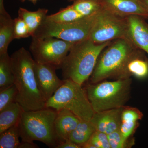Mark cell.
<instances>
[{"instance_id":"1","label":"cell","mask_w":148,"mask_h":148,"mask_svg":"<svg viewBox=\"0 0 148 148\" xmlns=\"http://www.w3.org/2000/svg\"><path fill=\"white\" fill-rule=\"evenodd\" d=\"M11 57L17 93L15 102L24 111L46 108L47 101L40 91L36 80L35 60L24 47L16 51Z\"/></svg>"},{"instance_id":"2","label":"cell","mask_w":148,"mask_h":148,"mask_svg":"<svg viewBox=\"0 0 148 148\" xmlns=\"http://www.w3.org/2000/svg\"><path fill=\"white\" fill-rule=\"evenodd\" d=\"M111 42L98 44L87 39L74 44L61 66L64 80L82 85L90 78L99 56Z\"/></svg>"},{"instance_id":"3","label":"cell","mask_w":148,"mask_h":148,"mask_svg":"<svg viewBox=\"0 0 148 148\" xmlns=\"http://www.w3.org/2000/svg\"><path fill=\"white\" fill-rule=\"evenodd\" d=\"M56 116V111L50 108L23 111L18 122L21 141H40L55 148L59 143L54 128Z\"/></svg>"},{"instance_id":"4","label":"cell","mask_w":148,"mask_h":148,"mask_svg":"<svg viewBox=\"0 0 148 148\" xmlns=\"http://www.w3.org/2000/svg\"><path fill=\"white\" fill-rule=\"evenodd\" d=\"M132 79L102 81L88 85L85 90L95 112L123 108L131 94Z\"/></svg>"},{"instance_id":"5","label":"cell","mask_w":148,"mask_h":148,"mask_svg":"<svg viewBox=\"0 0 148 148\" xmlns=\"http://www.w3.org/2000/svg\"><path fill=\"white\" fill-rule=\"evenodd\" d=\"M64 80L62 85L47 101L46 108L56 111L66 109L81 120L90 121L95 112L82 85L71 79Z\"/></svg>"},{"instance_id":"6","label":"cell","mask_w":148,"mask_h":148,"mask_svg":"<svg viewBox=\"0 0 148 148\" xmlns=\"http://www.w3.org/2000/svg\"><path fill=\"white\" fill-rule=\"evenodd\" d=\"M137 48L126 39L114 40L103 51L90 77V83L116 78L130 56Z\"/></svg>"},{"instance_id":"7","label":"cell","mask_w":148,"mask_h":148,"mask_svg":"<svg viewBox=\"0 0 148 148\" xmlns=\"http://www.w3.org/2000/svg\"><path fill=\"white\" fill-rule=\"evenodd\" d=\"M98 13L69 23H56L45 19L32 37H53L74 43L82 41L89 39Z\"/></svg>"},{"instance_id":"8","label":"cell","mask_w":148,"mask_h":148,"mask_svg":"<svg viewBox=\"0 0 148 148\" xmlns=\"http://www.w3.org/2000/svg\"><path fill=\"white\" fill-rule=\"evenodd\" d=\"M74 43L53 38L32 37L30 50L35 61L60 69Z\"/></svg>"},{"instance_id":"9","label":"cell","mask_w":148,"mask_h":148,"mask_svg":"<svg viewBox=\"0 0 148 148\" xmlns=\"http://www.w3.org/2000/svg\"><path fill=\"white\" fill-rule=\"evenodd\" d=\"M126 17H122L103 9L97 14L89 39L98 44L118 39H126Z\"/></svg>"},{"instance_id":"10","label":"cell","mask_w":148,"mask_h":148,"mask_svg":"<svg viewBox=\"0 0 148 148\" xmlns=\"http://www.w3.org/2000/svg\"><path fill=\"white\" fill-rule=\"evenodd\" d=\"M56 70L53 66L35 61L34 71L37 84L47 101L64 83V80L60 79L56 75Z\"/></svg>"},{"instance_id":"11","label":"cell","mask_w":148,"mask_h":148,"mask_svg":"<svg viewBox=\"0 0 148 148\" xmlns=\"http://www.w3.org/2000/svg\"><path fill=\"white\" fill-rule=\"evenodd\" d=\"M103 8L117 16L137 15L148 18V11L140 0H99Z\"/></svg>"},{"instance_id":"12","label":"cell","mask_w":148,"mask_h":148,"mask_svg":"<svg viewBox=\"0 0 148 148\" xmlns=\"http://www.w3.org/2000/svg\"><path fill=\"white\" fill-rule=\"evenodd\" d=\"M144 18L137 15L126 17V39L148 54V24Z\"/></svg>"},{"instance_id":"13","label":"cell","mask_w":148,"mask_h":148,"mask_svg":"<svg viewBox=\"0 0 148 148\" xmlns=\"http://www.w3.org/2000/svg\"><path fill=\"white\" fill-rule=\"evenodd\" d=\"M142 50L137 48L130 56L116 79L129 78L133 76L143 79L148 76V61Z\"/></svg>"},{"instance_id":"14","label":"cell","mask_w":148,"mask_h":148,"mask_svg":"<svg viewBox=\"0 0 148 148\" xmlns=\"http://www.w3.org/2000/svg\"><path fill=\"white\" fill-rule=\"evenodd\" d=\"M123 108L95 112L90 121L96 130L108 135L119 129Z\"/></svg>"},{"instance_id":"15","label":"cell","mask_w":148,"mask_h":148,"mask_svg":"<svg viewBox=\"0 0 148 148\" xmlns=\"http://www.w3.org/2000/svg\"><path fill=\"white\" fill-rule=\"evenodd\" d=\"M81 120L71 111L63 109L56 111L54 128L59 143L69 140Z\"/></svg>"},{"instance_id":"16","label":"cell","mask_w":148,"mask_h":148,"mask_svg":"<svg viewBox=\"0 0 148 148\" xmlns=\"http://www.w3.org/2000/svg\"><path fill=\"white\" fill-rule=\"evenodd\" d=\"M14 39V19L7 12L0 13V54L7 53L9 45Z\"/></svg>"},{"instance_id":"17","label":"cell","mask_w":148,"mask_h":148,"mask_svg":"<svg viewBox=\"0 0 148 148\" xmlns=\"http://www.w3.org/2000/svg\"><path fill=\"white\" fill-rule=\"evenodd\" d=\"M23 111L21 106L16 102L0 111V134L17 124Z\"/></svg>"},{"instance_id":"18","label":"cell","mask_w":148,"mask_h":148,"mask_svg":"<svg viewBox=\"0 0 148 148\" xmlns=\"http://www.w3.org/2000/svg\"><path fill=\"white\" fill-rule=\"evenodd\" d=\"M48 12V10L45 8H39L35 11H30L23 8L18 9V16L27 24L32 37L45 20Z\"/></svg>"},{"instance_id":"19","label":"cell","mask_w":148,"mask_h":148,"mask_svg":"<svg viewBox=\"0 0 148 148\" xmlns=\"http://www.w3.org/2000/svg\"><path fill=\"white\" fill-rule=\"evenodd\" d=\"M95 131L96 130L90 121L81 120L76 128L71 133L69 140L82 148Z\"/></svg>"},{"instance_id":"20","label":"cell","mask_w":148,"mask_h":148,"mask_svg":"<svg viewBox=\"0 0 148 148\" xmlns=\"http://www.w3.org/2000/svg\"><path fill=\"white\" fill-rule=\"evenodd\" d=\"M14 76L8 52L0 54V90L14 84Z\"/></svg>"},{"instance_id":"21","label":"cell","mask_w":148,"mask_h":148,"mask_svg":"<svg viewBox=\"0 0 148 148\" xmlns=\"http://www.w3.org/2000/svg\"><path fill=\"white\" fill-rule=\"evenodd\" d=\"M85 17L70 5L61 8L58 12L47 15L46 19L56 23H64L73 22Z\"/></svg>"},{"instance_id":"22","label":"cell","mask_w":148,"mask_h":148,"mask_svg":"<svg viewBox=\"0 0 148 148\" xmlns=\"http://www.w3.org/2000/svg\"><path fill=\"white\" fill-rule=\"evenodd\" d=\"M71 6L84 16L94 15L103 9L99 0H77Z\"/></svg>"},{"instance_id":"23","label":"cell","mask_w":148,"mask_h":148,"mask_svg":"<svg viewBox=\"0 0 148 148\" xmlns=\"http://www.w3.org/2000/svg\"><path fill=\"white\" fill-rule=\"evenodd\" d=\"M18 123L0 134V148H18L21 142Z\"/></svg>"},{"instance_id":"24","label":"cell","mask_w":148,"mask_h":148,"mask_svg":"<svg viewBox=\"0 0 148 148\" xmlns=\"http://www.w3.org/2000/svg\"><path fill=\"white\" fill-rule=\"evenodd\" d=\"M83 148H111L108 135L104 132L96 130Z\"/></svg>"},{"instance_id":"25","label":"cell","mask_w":148,"mask_h":148,"mask_svg":"<svg viewBox=\"0 0 148 148\" xmlns=\"http://www.w3.org/2000/svg\"><path fill=\"white\" fill-rule=\"evenodd\" d=\"M16 93L17 89L14 84L0 90V111L15 102Z\"/></svg>"},{"instance_id":"26","label":"cell","mask_w":148,"mask_h":148,"mask_svg":"<svg viewBox=\"0 0 148 148\" xmlns=\"http://www.w3.org/2000/svg\"><path fill=\"white\" fill-rule=\"evenodd\" d=\"M30 36H32V35L24 20L19 16L14 19V39H20Z\"/></svg>"},{"instance_id":"27","label":"cell","mask_w":148,"mask_h":148,"mask_svg":"<svg viewBox=\"0 0 148 148\" xmlns=\"http://www.w3.org/2000/svg\"><path fill=\"white\" fill-rule=\"evenodd\" d=\"M108 138L111 148H125L127 147L128 139L123 136L119 129L108 134Z\"/></svg>"},{"instance_id":"28","label":"cell","mask_w":148,"mask_h":148,"mask_svg":"<svg viewBox=\"0 0 148 148\" xmlns=\"http://www.w3.org/2000/svg\"><path fill=\"white\" fill-rule=\"evenodd\" d=\"M143 114L138 109L132 107H123L121 114V122H138L142 119Z\"/></svg>"},{"instance_id":"29","label":"cell","mask_w":148,"mask_h":148,"mask_svg":"<svg viewBox=\"0 0 148 148\" xmlns=\"http://www.w3.org/2000/svg\"><path fill=\"white\" fill-rule=\"evenodd\" d=\"M138 122H121L119 130L122 135L126 139H128L134 134L138 126Z\"/></svg>"},{"instance_id":"30","label":"cell","mask_w":148,"mask_h":148,"mask_svg":"<svg viewBox=\"0 0 148 148\" xmlns=\"http://www.w3.org/2000/svg\"><path fill=\"white\" fill-rule=\"evenodd\" d=\"M80 147L70 140H66L58 143L55 148H80Z\"/></svg>"},{"instance_id":"31","label":"cell","mask_w":148,"mask_h":148,"mask_svg":"<svg viewBox=\"0 0 148 148\" xmlns=\"http://www.w3.org/2000/svg\"><path fill=\"white\" fill-rule=\"evenodd\" d=\"M38 146L34 143V142H23L21 141L18 148H37Z\"/></svg>"},{"instance_id":"32","label":"cell","mask_w":148,"mask_h":148,"mask_svg":"<svg viewBox=\"0 0 148 148\" xmlns=\"http://www.w3.org/2000/svg\"><path fill=\"white\" fill-rule=\"evenodd\" d=\"M4 0H0V13H4L6 12L4 4Z\"/></svg>"},{"instance_id":"33","label":"cell","mask_w":148,"mask_h":148,"mask_svg":"<svg viewBox=\"0 0 148 148\" xmlns=\"http://www.w3.org/2000/svg\"><path fill=\"white\" fill-rule=\"evenodd\" d=\"M144 7L148 11V0H140Z\"/></svg>"},{"instance_id":"34","label":"cell","mask_w":148,"mask_h":148,"mask_svg":"<svg viewBox=\"0 0 148 148\" xmlns=\"http://www.w3.org/2000/svg\"><path fill=\"white\" fill-rule=\"evenodd\" d=\"M21 2H24L26 0H19ZM27 1H29L31 2L34 5H36L38 2V1H40V0H27Z\"/></svg>"},{"instance_id":"35","label":"cell","mask_w":148,"mask_h":148,"mask_svg":"<svg viewBox=\"0 0 148 148\" xmlns=\"http://www.w3.org/2000/svg\"><path fill=\"white\" fill-rule=\"evenodd\" d=\"M67 1L69 2H74L75 1H77V0H67Z\"/></svg>"}]
</instances>
